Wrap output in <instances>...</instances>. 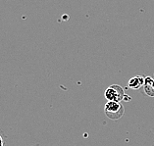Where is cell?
<instances>
[{"label":"cell","mask_w":154,"mask_h":146,"mask_svg":"<svg viewBox=\"0 0 154 146\" xmlns=\"http://www.w3.org/2000/svg\"><path fill=\"white\" fill-rule=\"evenodd\" d=\"M0 146H5L4 145V140H3V138L0 135Z\"/></svg>","instance_id":"obj_5"},{"label":"cell","mask_w":154,"mask_h":146,"mask_svg":"<svg viewBox=\"0 0 154 146\" xmlns=\"http://www.w3.org/2000/svg\"><path fill=\"white\" fill-rule=\"evenodd\" d=\"M105 98L107 101H113V102H121V101H125V91L124 89L118 84H113L111 87L106 88L104 92Z\"/></svg>","instance_id":"obj_2"},{"label":"cell","mask_w":154,"mask_h":146,"mask_svg":"<svg viewBox=\"0 0 154 146\" xmlns=\"http://www.w3.org/2000/svg\"><path fill=\"white\" fill-rule=\"evenodd\" d=\"M144 82H145V78H143L142 76H136L134 78H131V80L128 82V85L129 87L131 89H140L141 87L144 85Z\"/></svg>","instance_id":"obj_3"},{"label":"cell","mask_w":154,"mask_h":146,"mask_svg":"<svg viewBox=\"0 0 154 146\" xmlns=\"http://www.w3.org/2000/svg\"><path fill=\"white\" fill-rule=\"evenodd\" d=\"M143 88H144V93L146 95L154 97V78L152 77L145 78Z\"/></svg>","instance_id":"obj_4"},{"label":"cell","mask_w":154,"mask_h":146,"mask_svg":"<svg viewBox=\"0 0 154 146\" xmlns=\"http://www.w3.org/2000/svg\"><path fill=\"white\" fill-rule=\"evenodd\" d=\"M104 112L108 119L116 121V120H119L123 117L124 113H125V109L120 102L107 101L104 106Z\"/></svg>","instance_id":"obj_1"}]
</instances>
